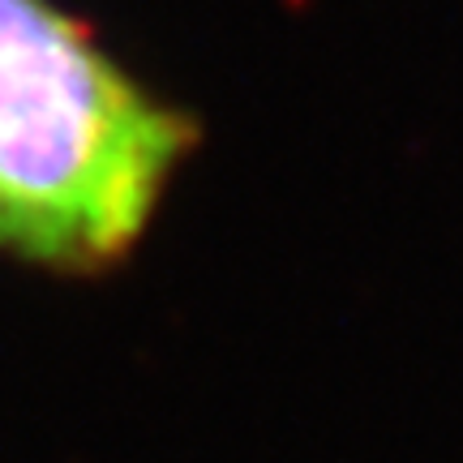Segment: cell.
Wrapping results in <instances>:
<instances>
[{
  "instance_id": "cell-1",
  "label": "cell",
  "mask_w": 463,
  "mask_h": 463,
  "mask_svg": "<svg viewBox=\"0 0 463 463\" xmlns=\"http://www.w3.org/2000/svg\"><path fill=\"white\" fill-rule=\"evenodd\" d=\"M198 120L56 0H0V258L61 279L129 262Z\"/></svg>"
}]
</instances>
